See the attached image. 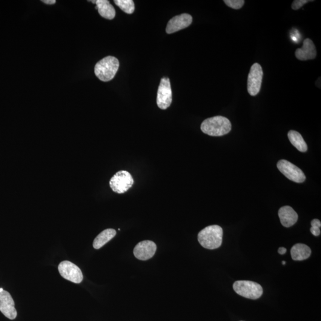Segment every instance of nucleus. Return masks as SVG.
<instances>
[{"label":"nucleus","instance_id":"21","mask_svg":"<svg viewBox=\"0 0 321 321\" xmlns=\"http://www.w3.org/2000/svg\"><path fill=\"white\" fill-rule=\"evenodd\" d=\"M311 232L315 236H319L321 234L320 228L321 226V223L318 219H314L311 222Z\"/></svg>","mask_w":321,"mask_h":321},{"label":"nucleus","instance_id":"3","mask_svg":"<svg viewBox=\"0 0 321 321\" xmlns=\"http://www.w3.org/2000/svg\"><path fill=\"white\" fill-rule=\"evenodd\" d=\"M119 68L118 59L113 56H107L96 64L95 74L101 81L109 82L115 77Z\"/></svg>","mask_w":321,"mask_h":321},{"label":"nucleus","instance_id":"17","mask_svg":"<svg viewBox=\"0 0 321 321\" xmlns=\"http://www.w3.org/2000/svg\"><path fill=\"white\" fill-rule=\"evenodd\" d=\"M116 233V231L115 229H109L104 230L95 239L94 243H93V247L96 250H99L104 247L113 238H115Z\"/></svg>","mask_w":321,"mask_h":321},{"label":"nucleus","instance_id":"13","mask_svg":"<svg viewBox=\"0 0 321 321\" xmlns=\"http://www.w3.org/2000/svg\"><path fill=\"white\" fill-rule=\"evenodd\" d=\"M317 49L313 41L310 38L306 39L301 49H297L295 52L296 58L301 61H307L316 58Z\"/></svg>","mask_w":321,"mask_h":321},{"label":"nucleus","instance_id":"2","mask_svg":"<svg viewBox=\"0 0 321 321\" xmlns=\"http://www.w3.org/2000/svg\"><path fill=\"white\" fill-rule=\"evenodd\" d=\"M223 236V229L217 225H212L201 230L198 234L197 239L202 247L212 250L221 247Z\"/></svg>","mask_w":321,"mask_h":321},{"label":"nucleus","instance_id":"16","mask_svg":"<svg viewBox=\"0 0 321 321\" xmlns=\"http://www.w3.org/2000/svg\"><path fill=\"white\" fill-rule=\"evenodd\" d=\"M311 250L307 245L298 244L294 245L291 250V256L294 260H304L310 257Z\"/></svg>","mask_w":321,"mask_h":321},{"label":"nucleus","instance_id":"24","mask_svg":"<svg viewBox=\"0 0 321 321\" xmlns=\"http://www.w3.org/2000/svg\"><path fill=\"white\" fill-rule=\"evenodd\" d=\"M278 252L280 255H284L287 253V250L285 248L281 247L278 249Z\"/></svg>","mask_w":321,"mask_h":321},{"label":"nucleus","instance_id":"10","mask_svg":"<svg viewBox=\"0 0 321 321\" xmlns=\"http://www.w3.org/2000/svg\"><path fill=\"white\" fill-rule=\"evenodd\" d=\"M0 311L7 319L13 320L17 317L14 302L10 294L7 291L0 293Z\"/></svg>","mask_w":321,"mask_h":321},{"label":"nucleus","instance_id":"14","mask_svg":"<svg viewBox=\"0 0 321 321\" xmlns=\"http://www.w3.org/2000/svg\"><path fill=\"white\" fill-rule=\"evenodd\" d=\"M278 216L281 223L285 227H290L295 225L298 220V215L292 207H281L278 211Z\"/></svg>","mask_w":321,"mask_h":321},{"label":"nucleus","instance_id":"9","mask_svg":"<svg viewBox=\"0 0 321 321\" xmlns=\"http://www.w3.org/2000/svg\"><path fill=\"white\" fill-rule=\"evenodd\" d=\"M172 103V91L169 78L163 77L158 87L157 103L161 110H166Z\"/></svg>","mask_w":321,"mask_h":321},{"label":"nucleus","instance_id":"23","mask_svg":"<svg viewBox=\"0 0 321 321\" xmlns=\"http://www.w3.org/2000/svg\"><path fill=\"white\" fill-rule=\"evenodd\" d=\"M42 2H44L45 4H46L52 5V4H55V3L56 2V0H43Z\"/></svg>","mask_w":321,"mask_h":321},{"label":"nucleus","instance_id":"18","mask_svg":"<svg viewBox=\"0 0 321 321\" xmlns=\"http://www.w3.org/2000/svg\"><path fill=\"white\" fill-rule=\"evenodd\" d=\"M288 137L291 143L300 152H305L307 151L308 145L305 142L304 138L299 132L295 130H290L288 133Z\"/></svg>","mask_w":321,"mask_h":321},{"label":"nucleus","instance_id":"19","mask_svg":"<svg viewBox=\"0 0 321 321\" xmlns=\"http://www.w3.org/2000/svg\"><path fill=\"white\" fill-rule=\"evenodd\" d=\"M115 2L126 13L132 14L134 11V4L132 0H115Z\"/></svg>","mask_w":321,"mask_h":321},{"label":"nucleus","instance_id":"1","mask_svg":"<svg viewBox=\"0 0 321 321\" xmlns=\"http://www.w3.org/2000/svg\"><path fill=\"white\" fill-rule=\"evenodd\" d=\"M203 133L211 136H222L232 130L229 120L223 116H215L202 122L200 127Z\"/></svg>","mask_w":321,"mask_h":321},{"label":"nucleus","instance_id":"7","mask_svg":"<svg viewBox=\"0 0 321 321\" xmlns=\"http://www.w3.org/2000/svg\"><path fill=\"white\" fill-rule=\"evenodd\" d=\"M262 77L263 70L261 65L258 64L252 65L248 78V91L251 96H256L259 94Z\"/></svg>","mask_w":321,"mask_h":321},{"label":"nucleus","instance_id":"22","mask_svg":"<svg viewBox=\"0 0 321 321\" xmlns=\"http://www.w3.org/2000/svg\"><path fill=\"white\" fill-rule=\"evenodd\" d=\"M310 1L309 0H295L292 3V8L295 10H299V8Z\"/></svg>","mask_w":321,"mask_h":321},{"label":"nucleus","instance_id":"11","mask_svg":"<svg viewBox=\"0 0 321 321\" xmlns=\"http://www.w3.org/2000/svg\"><path fill=\"white\" fill-rule=\"evenodd\" d=\"M157 251V246L154 242L150 241L140 242L135 247L134 256L137 259L146 260L151 259Z\"/></svg>","mask_w":321,"mask_h":321},{"label":"nucleus","instance_id":"4","mask_svg":"<svg viewBox=\"0 0 321 321\" xmlns=\"http://www.w3.org/2000/svg\"><path fill=\"white\" fill-rule=\"evenodd\" d=\"M233 289L239 295L253 300L260 298L263 294L262 286L251 281H237L233 284Z\"/></svg>","mask_w":321,"mask_h":321},{"label":"nucleus","instance_id":"12","mask_svg":"<svg viewBox=\"0 0 321 321\" xmlns=\"http://www.w3.org/2000/svg\"><path fill=\"white\" fill-rule=\"evenodd\" d=\"M193 20L191 15L187 13L174 17L168 23L166 32L167 34H171L187 28L191 25Z\"/></svg>","mask_w":321,"mask_h":321},{"label":"nucleus","instance_id":"15","mask_svg":"<svg viewBox=\"0 0 321 321\" xmlns=\"http://www.w3.org/2000/svg\"><path fill=\"white\" fill-rule=\"evenodd\" d=\"M98 13L105 19L112 20L116 16V10L113 6L107 0H97L95 2Z\"/></svg>","mask_w":321,"mask_h":321},{"label":"nucleus","instance_id":"8","mask_svg":"<svg viewBox=\"0 0 321 321\" xmlns=\"http://www.w3.org/2000/svg\"><path fill=\"white\" fill-rule=\"evenodd\" d=\"M59 271L63 277L74 283L79 284L83 276L80 269L70 261H63L59 265Z\"/></svg>","mask_w":321,"mask_h":321},{"label":"nucleus","instance_id":"20","mask_svg":"<svg viewBox=\"0 0 321 321\" xmlns=\"http://www.w3.org/2000/svg\"><path fill=\"white\" fill-rule=\"evenodd\" d=\"M224 2L229 7L235 10L241 8L245 2L244 0H224Z\"/></svg>","mask_w":321,"mask_h":321},{"label":"nucleus","instance_id":"5","mask_svg":"<svg viewBox=\"0 0 321 321\" xmlns=\"http://www.w3.org/2000/svg\"><path fill=\"white\" fill-rule=\"evenodd\" d=\"M133 184V179L130 173L128 171L121 170L110 179V187L115 193L122 194L130 190Z\"/></svg>","mask_w":321,"mask_h":321},{"label":"nucleus","instance_id":"26","mask_svg":"<svg viewBox=\"0 0 321 321\" xmlns=\"http://www.w3.org/2000/svg\"><path fill=\"white\" fill-rule=\"evenodd\" d=\"M282 263H283V265H285V264H286V262H285V261H283V262H282Z\"/></svg>","mask_w":321,"mask_h":321},{"label":"nucleus","instance_id":"25","mask_svg":"<svg viewBox=\"0 0 321 321\" xmlns=\"http://www.w3.org/2000/svg\"><path fill=\"white\" fill-rule=\"evenodd\" d=\"M3 291H4V290H3L2 288H0V293L3 292Z\"/></svg>","mask_w":321,"mask_h":321},{"label":"nucleus","instance_id":"6","mask_svg":"<svg viewBox=\"0 0 321 321\" xmlns=\"http://www.w3.org/2000/svg\"><path fill=\"white\" fill-rule=\"evenodd\" d=\"M277 168L281 173L286 177L287 179L294 182H304L306 176L304 172L295 165L290 162L285 160H281L278 162Z\"/></svg>","mask_w":321,"mask_h":321}]
</instances>
